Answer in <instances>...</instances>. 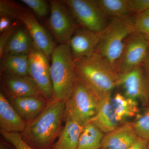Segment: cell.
<instances>
[{
  "label": "cell",
  "mask_w": 149,
  "mask_h": 149,
  "mask_svg": "<svg viewBox=\"0 0 149 149\" xmlns=\"http://www.w3.org/2000/svg\"><path fill=\"white\" fill-rule=\"evenodd\" d=\"M65 104L53 100L20 133L22 139L34 149H52L61 132L64 121Z\"/></svg>",
  "instance_id": "1"
},
{
  "label": "cell",
  "mask_w": 149,
  "mask_h": 149,
  "mask_svg": "<svg viewBox=\"0 0 149 149\" xmlns=\"http://www.w3.org/2000/svg\"><path fill=\"white\" fill-rule=\"evenodd\" d=\"M74 62L77 78L99 100L111 95L119 86V74L96 53Z\"/></svg>",
  "instance_id": "2"
},
{
  "label": "cell",
  "mask_w": 149,
  "mask_h": 149,
  "mask_svg": "<svg viewBox=\"0 0 149 149\" xmlns=\"http://www.w3.org/2000/svg\"><path fill=\"white\" fill-rule=\"evenodd\" d=\"M51 57L54 100L65 103L72 96L77 80L74 60L69 46L66 44L56 46Z\"/></svg>",
  "instance_id": "3"
},
{
  "label": "cell",
  "mask_w": 149,
  "mask_h": 149,
  "mask_svg": "<svg viewBox=\"0 0 149 149\" xmlns=\"http://www.w3.org/2000/svg\"><path fill=\"white\" fill-rule=\"evenodd\" d=\"M135 32L133 16L129 15L112 19L104 29L99 33V42L96 53L106 61L115 70L125 40Z\"/></svg>",
  "instance_id": "4"
},
{
  "label": "cell",
  "mask_w": 149,
  "mask_h": 149,
  "mask_svg": "<svg viewBox=\"0 0 149 149\" xmlns=\"http://www.w3.org/2000/svg\"><path fill=\"white\" fill-rule=\"evenodd\" d=\"M77 24L82 28L99 33L108 24V17L97 0H62Z\"/></svg>",
  "instance_id": "5"
},
{
  "label": "cell",
  "mask_w": 149,
  "mask_h": 149,
  "mask_svg": "<svg viewBox=\"0 0 149 149\" xmlns=\"http://www.w3.org/2000/svg\"><path fill=\"white\" fill-rule=\"evenodd\" d=\"M99 102L100 100L77 77L74 92L65 103V116H72L86 125L95 115Z\"/></svg>",
  "instance_id": "6"
},
{
  "label": "cell",
  "mask_w": 149,
  "mask_h": 149,
  "mask_svg": "<svg viewBox=\"0 0 149 149\" xmlns=\"http://www.w3.org/2000/svg\"><path fill=\"white\" fill-rule=\"evenodd\" d=\"M149 50V41L143 35L135 32L125 40L123 49L115 70L119 74H124L143 66Z\"/></svg>",
  "instance_id": "7"
},
{
  "label": "cell",
  "mask_w": 149,
  "mask_h": 149,
  "mask_svg": "<svg viewBox=\"0 0 149 149\" xmlns=\"http://www.w3.org/2000/svg\"><path fill=\"white\" fill-rule=\"evenodd\" d=\"M50 15L47 25L55 40L60 44H67L79 25L62 1H49Z\"/></svg>",
  "instance_id": "8"
},
{
  "label": "cell",
  "mask_w": 149,
  "mask_h": 149,
  "mask_svg": "<svg viewBox=\"0 0 149 149\" xmlns=\"http://www.w3.org/2000/svg\"><path fill=\"white\" fill-rule=\"evenodd\" d=\"M49 58L33 45L28 54L29 74L35 81L42 95L49 102L54 100Z\"/></svg>",
  "instance_id": "9"
},
{
  "label": "cell",
  "mask_w": 149,
  "mask_h": 149,
  "mask_svg": "<svg viewBox=\"0 0 149 149\" xmlns=\"http://www.w3.org/2000/svg\"><path fill=\"white\" fill-rule=\"evenodd\" d=\"M120 86L123 89L124 95L139 100L143 106L149 107V76L143 66L119 74Z\"/></svg>",
  "instance_id": "10"
},
{
  "label": "cell",
  "mask_w": 149,
  "mask_h": 149,
  "mask_svg": "<svg viewBox=\"0 0 149 149\" xmlns=\"http://www.w3.org/2000/svg\"><path fill=\"white\" fill-rule=\"evenodd\" d=\"M1 90L8 99L42 95L35 81L29 75L1 74Z\"/></svg>",
  "instance_id": "11"
},
{
  "label": "cell",
  "mask_w": 149,
  "mask_h": 149,
  "mask_svg": "<svg viewBox=\"0 0 149 149\" xmlns=\"http://www.w3.org/2000/svg\"><path fill=\"white\" fill-rule=\"evenodd\" d=\"M19 20L27 29L33 45L49 58L56 46L53 39L47 29L40 24L30 10L28 9Z\"/></svg>",
  "instance_id": "12"
},
{
  "label": "cell",
  "mask_w": 149,
  "mask_h": 149,
  "mask_svg": "<svg viewBox=\"0 0 149 149\" xmlns=\"http://www.w3.org/2000/svg\"><path fill=\"white\" fill-rule=\"evenodd\" d=\"M99 33L79 27L68 42L73 60L89 57L96 53Z\"/></svg>",
  "instance_id": "13"
},
{
  "label": "cell",
  "mask_w": 149,
  "mask_h": 149,
  "mask_svg": "<svg viewBox=\"0 0 149 149\" xmlns=\"http://www.w3.org/2000/svg\"><path fill=\"white\" fill-rule=\"evenodd\" d=\"M133 129L132 122H124L104 134L101 143L103 149H127L139 139Z\"/></svg>",
  "instance_id": "14"
},
{
  "label": "cell",
  "mask_w": 149,
  "mask_h": 149,
  "mask_svg": "<svg viewBox=\"0 0 149 149\" xmlns=\"http://www.w3.org/2000/svg\"><path fill=\"white\" fill-rule=\"evenodd\" d=\"M8 100L19 115L27 123L40 115L49 102L42 95L21 97Z\"/></svg>",
  "instance_id": "15"
},
{
  "label": "cell",
  "mask_w": 149,
  "mask_h": 149,
  "mask_svg": "<svg viewBox=\"0 0 149 149\" xmlns=\"http://www.w3.org/2000/svg\"><path fill=\"white\" fill-rule=\"evenodd\" d=\"M27 123L19 115L8 99L0 92V132L21 133Z\"/></svg>",
  "instance_id": "16"
},
{
  "label": "cell",
  "mask_w": 149,
  "mask_h": 149,
  "mask_svg": "<svg viewBox=\"0 0 149 149\" xmlns=\"http://www.w3.org/2000/svg\"><path fill=\"white\" fill-rule=\"evenodd\" d=\"M65 124L52 149H77L85 124L72 116H65Z\"/></svg>",
  "instance_id": "17"
},
{
  "label": "cell",
  "mask_w": 149,
  "mask_h": 149,
  "mask_svg": "<svg viewBox=\"0 0 149 149\" xmlns=\"http://www.w3.org/2000/svg\"><path fill=\"white\" fill-rule=\"evenodd\" d=\"M111 99V95L100 100L95 115L89 122L92 123L104 134L112 131L119 124L116 120Z\"/></svg>",
  "instance_id": "18"
},
{
  "label": "cell",
  "mask_w": 149,
  "mask_h": 149,
  "mask_svg": "<svg viewBox=\"0 0 149 149\" xmlns=\"http://www.w3.org/2000/svg\"><path fill=\"white\" fill-rule=\"evenodd\" d=\"M32 47V38L26 27L22 25L17 29L9 39L4 49L3 55H28Z\"/></svg>",
  "instance_id": "19"
},
{
  "label": "cell",
  "mask_w": 149,
  "mask_h": 149,
  "mask_svg": "<svg viewBox=\"0 0 149 149\" xmlns=\"http://www.w3.org/2000/svg\"><path fill=\"white\" fill-rule=\"evenodd\" d=\"M0 59L1 74L29 75L28 55L4 54Z\"/></svg>",
  "instance_id": "20"
},
{
  "label": "cell",
  "mask_w": 149,
  "mask_h": 149,
  "mask_svg": "<svg viewBox=\"0 0 149 149\" xmlns=\"http://www.w3.org/2000/svg\"><path fill=\"white\" fill-rule=\"evenodd\" d=\"M111 102L116 120L123 123L128 118L136 117L140 113L138 101L126 97L120 93H116Z\"/></svg>",
  "instance_id": "21"
},
{
  "label": "cell",
  "mask_w": 149,
  "mask_h": 149,
  "mask_svg": "<svg viewBox=\"0 0 149 149\" xmlns=\"http://www.w3.org/2000/svg\"><path fill=\"white\" fill-rule=\"evenodd\" d=\"M104 135L92 123H88L80 135L77 149H101Z\"/></svg>",
  "instance_id": "22"
},
{
  "label": "cell",
  "mask_w": 149,
  "mask_h": 149,
  "mask_svg": "<svg viewBox=\"0 0 149 149\" xmlns=\"http://www.w3.org/2000/svg\"><path fill=\"white\" fill-rule=\"evenodd\" d=\"M107 17L113 19L130 15L128 0H97Z\"/></svg>",
  "instance_id": "23"
},
{
  "label": "cell",
  "mask_w": 149,
  "mask_h": 149,
  "mask_svg": "<svg viewBox=\"0 0 149 149\" xmlns=\"http://www.w3.org/2000/svg\"><path fill=\"white\" fill-rule=\"evenodd\" d=\"M28 9L21 4L11 0L0 1V16H5L13 20L20 19Z\"/></svg>",
  "instance_id": "24"
},
{
  "label": "cell",
  "mask_w": 149,
  "mask_h": 149,
  "mask_svg": "<svg viewBox=\"0 0 149 149\" xmlns=\"http://www.w3.org/2000/svg\"><path fill=\"white\" fill-rule=\"evenodd\" d=\"M142 114L139 113L132 125L139 138L149 141V107L146 108Z\"/></svg>",
  "instance_id": "25"
},
{
  "label": "cell",
  "mask_w": 149,
  "mask_h": 149,
  "mask_svg": "<svg viewBox=\"0 0 149 149\" xmlns=\"http://www.w3.org/2000/svg\"><path fill=\"white\" fill-rule=\"evenodd\" d=\"M134 15L133 24L135 31L149 41V10Z\"/></svg>",
  "instance_id": "26"
},
{
  "label": "cell",
  "mask_w": 149,
  "mask_h": 149,
  "mask_svg": "<svg viewBox=\"0 0 149 149\" xmlns=\"http://www.w3.org/2000/svg\"><path fill=\"white\" fill-rule=\"evenodd\" d=\"M24 5L28 6L37 17L44 18L50 11V3L45 0H21Z\"/></svg>",
  "instance_id": "27"
},
{
  "label": "cell",
  "mask_w": 149,
  "mask_h": 149,
  "mask_svg": "<svg viewBox=\"0 0 149 149\" xmlns=\"http://www.w3.org/2000/svg\"><path fill=\"white\" fill-rule=\"evenodd\" d=\"M1 135L16 149H34L24 141L21 134L18 133H5L2 132Z\"/></svg>",
  "instance_id": "28"
},
{
  "label": "cell",
  "mask_w": 149,
  "mask_h": 149,
  "mask_svg": "<svg viewBox=\"0 0 149 149\" xmlns=\"http://www.w3.org/2000/svg\"><path fill=\"white\" fill-rule=\"evenodd\" d=\"M23 25L22 22L19 19L15 20L11 24L10 27L0 35V57L2 56L4 49L9 39L14 32Z\"/></svg>",
  "instance_id": "29"
},
{
  "label": "cell",
  "mask_w": 149,
  "mask_h": 149,
  "mask_svg": "<svg viewBox=\"0 0 149 149\" xmlns=\"http://www.w3.org/2000/svg\"><path fill=\"white\" fill-rule=\"evenodd\" d=\"M130 13L136 14L149 10V0H128Z\"/></svg>",
  "instance_id": "30"
},
{
  "label": "cell",
  "mask_w": 149,
  "mask_h": 149,
  "mask_svg": "<svg viewBox=\"0 0 149 149\" xmlns=\"http://www.w3.org/2000/svg\"><path fill=\"white\" fill-rule=\"evenodd\" d=\"M15 20L5 16H0V34L5 31Z\"/></svg>",
  "instance_id": "31"
},
{
  "label": "cell",
  "mask_w": 149,
  "mask_h": 149,
  "mask_svg": "<svg viewBox=\"0 0 149 149\" xmlns=\"http://www.w3.org/2000/svg\"><path fill=\"white\" fill-rule=\"evenodd\" d=\"M149 141L139 138L136 142L127 149H147Z\"/></svg>",
  "instance_id": "32"
},
{
  "label": "cell",
  "mask_w": 149,
  "mask_h": 149,
  "mask_svg": "<svg viewBox=\"0 0 149 149\" xmlns=\"http://www.w3.org/2000/svg\"><path fill=\"white\" fill-rule=\"evenodd\" d=\"M0 149H16L10 143L4 138L1 139Z\"/></svg>",
  "instance_id": "33"
},
{
  "label": "cell",
  "mask_w": 149,
  "mask_h": 149,
  "mask_svg": "<svg viewBox=\"0 0 149 149\" xmlns=\"http://www.w3.org/2000/svg\"><path fill=\"white\" fill-rule=\"evenodd\" d=\"M143 67L146 73L149 76V50L146 58V60L144 62V64L143 65Z\"/></svg>",
  "instance_id": "34"
},
{
  "label": "cell",
  "mask_w": 149,
  "mask_h": 149,
  "mask_svg": "<svg viewBox=\"0 0 149 149\" xmlns=\"http://www.w3.org/2000/svg\"><path fill=\"white\" fill-rule=\"evenodd\" d=\"M147 149H149V142L148 146V148H147Z\"/></svg>",
  "instance_id": "35"
},
{
  "label": "cell",
  "mask_w": 149,
  "mask_h": 149,
  "mask_svg": "<svg viewBox=\"0 0 149 149\" xmlns=\"http://www.w3.org/2000/svg\"><path fill=\"white\" fill-rule=\"evenodd\" d=\"M101 149H103L101 148Z\"/></svg>",
  "instance_id": "36"
}]
</instances>
